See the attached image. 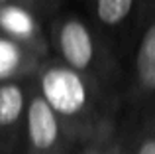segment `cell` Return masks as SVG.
Wrapping results in <instances>:
<instances>
[{
	"label": "cell",
	"mask_w": 155,
	"mask_h": 154,
	"mask_svg": "<svg viewBox=\"0 0 155 154\" xmlns=\"http://www.w3.org/2000/svg\"><path fill=\"white\" fill-rule=\"evenodd\" d=\"M79 144L77 135L31 87L20 154H73Z\"/></svg>",
	"instance_id": "4"
},
{
	"label": "cell",
	"mask_w": 155,
	"mask_h": 154,
	"mask_svg": "<svg viewBox=\"0 0 155 154\" xmlns=\"http://www.w3.org/2000/svg\"><path fill=\"white\" fill-rule=\"evenodd\" d=\"M47 24L49 20H45L31 6H26V4L0 6V34L14 40L16 44L24 46L41 59L51 55Z\"/></svg>",
	"instance_id": "6"
},
{
	"label": "cell",
	"mask_w": 155,
	"mask_h": 154,
	"mask_svg": "<svg viewBox=\"0 0 155 154\" xmlns=\"http://www.w3.org/2000/svg\"><path fill=\"white\" fill-rule=\"evenodd\" d=\"M110 154H130L128 142H126V132H124V127H122V117H120L116 132H114L112 144H110Z\"/></svg>",
	"instance_id": "12"
},
{
	"label": "cell",
	"mask_w": 155,
	"mask_h": 154,
	"mask_svg": "<svg viewBox=\"0 0 155 154\" xmlns=\"http://www.w3.org/2000/svg\"><path fill=\"white\" fill-rule=\"evenodd\" d=\"M4 4H26V6H31L45 20H51L57 12H61V4H57L55 0H0V6H4Z\"/></svg>",
	"instance_id": "11"
},
{
	"label": "cell",
	"mask_w": 155,
	"mask_h": 154,
	"mask_svg": "<svg viewBox=\"0 0 155 154\" xmlns=\"http://www.w3.org/2000/svg\"><path fill=\"white\" fill-rule=\"evenodd\" d=\"M84 4L92 26L126 65L136 40L143 0H84Z\"/></svg>",
	"instance_id": "5"
},
{
	"label": "cell",
	"mask_w": 155,
	"mask_h": 154,
	"mask_svg": "<svg viewBox=\"0 0 155 154\" xmlns=\"http://www.w3.org/2000/svg\"><path fill=\"white\" fill-rule=\"evenodd\" d=\"M51 55L124 101L126 65L87 16L57 12L47 24Z\"/></svg>",
	"instance_id": "2"
},
{
	"label": "cell",
	"mask_w": 155,
	"mask_h": 154,
	"mask_svg": "<svg viewBox=\"0 0 155 154\" xmlns=\"http://www.w3.org/2000/svg\"><path fill=\"white\" fill-rule=\"evenodd\" d=\"M31 79L0 83V154H20Z\"/></svg>",
	"instance_id": "7"
},
{
	"label": "cell",
	"mask_w": 155,
	"mask_h": 154,
	"mask_svg": "<svg viewBox=\"0 0 155 154\" xmlns=\"http://www.w3.org/2000/svg\"><path fill=\"white\" fill-rule=\"evenodd\" d=\"M41 58L0 34V83L31 79Z\"/></svg>",
	"instance_id": "9"
},
{
	"label": "cell",
	"mask_w": 155,
	"mask_h": 154,
	"mask_svg": "<svg viewBox=\"0 0 155 154\" xmlns=\"http://www.w3.org/2000/svg\"><path fill=\"white\" fill-rule=\"evenodd\" d=\"M118 123H120V119H118L116 123L104 127L102 131H98L96 135H92L91 138L83 140V142L75 148L73 154H110V144H112V138H114V132H116V128H118Z\"/></svg>",
	"instance_id": "10"
},
{
	"label": "cell",
	"mask_w": 155,
	"mask_h": 154,
	"mask_svg": "<svg viewBox=\"0 0 155 154\" xmlns=\"http://www.w3.org/2000/svg\"><path fill=\"white\" fill-rule=\"evenodd\" d=\"M130 154H155V101L122 115Z\"/></svg>",
	"instance_id": "8"
},
{
	"label": "cell",
	"mask_w": 155,
	"mask_h": 154,
	"mask_svg": "<svg viewBox=\"0 0 155 154\" xmlns=\"http://www.w3.org/2000/svg\"><path fill=\"white\" fill-rule=\"evenodd\" d=\"M31 81L47 107L81 142L116 123L124 111V101L120 97L110 95L100 85L77 73L53 55L41 59Z\"/></svg>",
	"instance_id": "1"
},
{
	"label": "cell",
	"mask_w": 155,
	"mask_h": 154,
	"mask_svg": "<svg viewBox=\"0 0 155 154\" xmlns=\"http://www.w3.org/2000/svg\"><path fill=\"white\" fill-rule=\"evenodd\" d=\"M55 2H57V4H63V2H65V0H55Z\"/></svg>",
	"instance_id": "13"
},
{
	"label": "cell",
	"mask_w": 155,
	"mask_h": 154,
	"mask_svg": "<svg viewBox=\"0 0 155 154\" xmlns=\"http://www.w3.org/2000/svg\"><path fill=\"white\" fill-rule=\"evenodd\" d=\"M155 101V0H143L132 54L126 63L124 109Z\"/></svg>",
	"instance_id": "3"
}]
</instances>
